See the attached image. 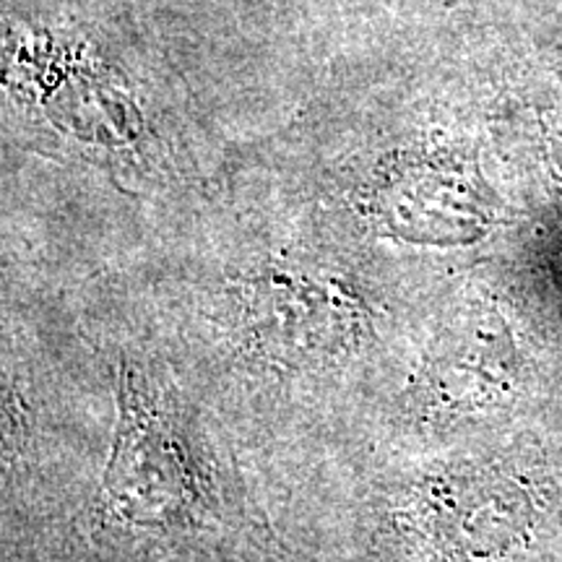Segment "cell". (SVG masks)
Returning a JSON list of instances; mask_svg holds the SVG:
<instances>
[{"mask_svg":"<svg viewBox=\"0 0 562 562\" xmlns=\"http://www.w3.org/2000/svg\"><path fill=\"white\" fill-rule=\"evenodd\" d=\"M245 323L258 349L292 360L311 351L347 349L362 331V311L347 292L302 273L271 271L252 284Z\"/></svg>","mask_w":562,"mask_h":562,"instance_id":"1","label":"cell"}]
</instances>
